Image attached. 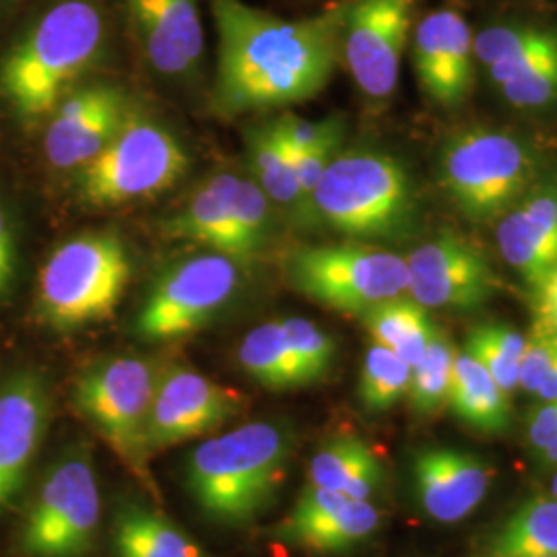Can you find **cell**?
I'll list each match as a JSON object with an SVG mask.
<instances>
[{
    "mask_svg": "<svg viewBox=\"0 0 557 557\" xmlns=\"http://www.w3.org/2000/svg\"><path fill=\"white\" fill-rule=\"evenodd\" d=\"M239 176L221 172L205 180L176 213L161 221L163 236L195 242L234 259V205Z\"/></svg>",
    "mask_w": 557,
    "mask_h": 557,
    "instance_id": "44dd1931",
    "label": "cell"
},
{
    "mask_svg": "<svg viewBox=\"0 0 557 557\" xmlns=\"http://www.w3.org/2000/svg\"><path fill=\"white\" fill-rule=\"evenodd\" d=\"M537 458L539 465H541V469H556L557 467V436L552 440L539 455H535Z\"/></svg>",
    "mask_w": 557,
    "mask_h": 557,
    "instance_id": "ee69618b",
    "label": "cell"
},
{
    "mask_svg": "<svg viewBox=\"0 0 557 557\" xmlns=\"http://www.w3.org/2000/svg\"><path fill=\"white\" fill-rule=\"evenodd\" d=\"M110 541L114 557H205L195 539L143 499H120L112 515Z\"/></svg>",
    "mask_w": 557,
    "mask_h": 557,
    "instance_id": "7402d4cb",
    "label": "cell"
},
{
    "mask_svg": "<svg viewBox=\"0 0 557 557\" xmlns=\"http://www.w3.org/2000/svg\"><path fill=\"white\" fill-rule=\"evenodd\" d=\"M242 411V397L193 368H165L151 403L147 446L165 450L186 440L218 432Z\"/></svg>",
    "mask_w": 557,
    "mask_h": 557,
    "instance_id": "5bb4252c",
    "label": "cell"
},
{
    "mask_svg": "<svg viewBox=\"0 0 557 557\" xmlns=\"http://www.w3.org/2000/svg\"><path fill=\"white\" fill-rule=\"evenodd\" d=\"M473 36L457 11H434L413 34V69L421 91L442 108H458L471 96Z\"/></svg>",
    "mask_w": 557,
    "mask_h": 557,
    "instance_id": "ac0fdd59",
    "label": "cell"
},
{
    "mask_svg": "<svg viewBox=\"0 0 557 557\" xmlns=\"http://www.w3.org/2000/svg\"><path fill=\"white\" fill-rule=\"evenodd\" d=\"M418 0H354L347 2L341 60L359 89L384 100L397 89L400 60L413 25Z\"/></svg>",
    "mask_w": 557,
    "mask_h": 557,
    "instance_id": "7c38bea8",
    "label": "cell"
},
{
    "mask_svg": "<svg viewBox=\"0 0 557 557\" xmlns=\"http://www.w3.org/2000/svg\"><path fill=\"white\" fill-rule=\"evenodd\" d=\"M242 370L267 391H292L306 386L278 320L264 322L242 338L238 347Z\"/></svg>",
    "mask_w": 557,
    "mask_h": 557,
    "instance_id": "4316f807",
    "label": "cell"
},
{
    "mask_svg": "<svg viewBox=\"0 0 557 557\" xmlns=\"http://www.w3.org/2000/svg\"><path fill=\"white\" fill-rule=\"evenodd\" d=\"M557 40L556 27L541 25H496L487 27L473 40V52L479 62L490 69L498 62L517 59L524 52Z\"/></svg>",
    "mask_w": 557,
    "mask_h": 557,
    "instance_id": "e575fe53",
    "label": "cell"
},
{
    "mask_svg": "<svg viewBox=\"0 0 557 557\" xmlns=\"http://www.w3.org/2000/svg\"><path fill=\"white\" fill-rule=\"evenodd\" d=\"M494 469L457 448H423L413 458L419 508L436 522L453 524L475 512L487 496Z\"/></svg>",
    "mask_w": 557,
    "mask_h": 557,
    "instance_id": "ffe728a7",
    "label": "cell"
},
{
    "mask_svg": "<svg viewBox=\"0 0 557 557\" xmlns=\"http://www.w3.org/2000/svg\"><path fill=\"white\" fill-rule=\"evenodd\" d=\"M557 436V398L539 403L527 421V446L539 455Z\"/></svg>",
    "mask_w": 557,
    "mask_h": 557,
    "instance_id": "ab89813d",
    "label": "cell"
},
{
    "mask_svg": "<svg viewBox=\"0 0 557 557\" xmlns=\"http://www.w3.org/2000/svg\"><path fill=\"white\" fill-rule=\"evenodd\" d=\"M502 98L520 110H539L557 101V50L498 85Z\"/></svg>",
    "mask_w": 557,
    "mask_h": 557,
    "instance_id": "d590c367",
    "label": "cell"
},
{
    "mask_svg": "<svg viewBox=\"0 0 557 557\" xmlns=\"http://www.w3.org/2000/svg\"><path fill=\"white\" fill-rule=\"evenodd\" d=\"M442 190L471 223H492L508 213L541 178L529 143L502 131L455 133L438 153Z\"/></svg>",
    "mask_w": 557,
    "mask_h": 557,
    "instance_id": "5b68a950",
    "label": "cell"
},
{
    "mask_svg": "<svg viewBox=\"0 0 557 557\" xmlns=\"http://www.w3.org/2000/svg\"><path fill=\"white\" fill-rule=\"evenodd\" d=\"M478 557H557V499H527L483 539Z\"/></svg>",
    "mask_w": 557,
    "mask_h": 557,
    "instance_id": "d4e9b609",
    "label": "cell"
},
{
    "mask_svg": "<svg viewBox=\"0 0 557 557\" xmlns=\"http://www.w3.org/2000/svg\"><path fill=\"white\" fill-rule=\"evenodd\" d=\"M161 368L151 359L120 356L96 361L81 372L73 400L126 469L153 490L147 425Z\"/></svg>",
    "mask_w": 557,
    "mask_h": 557,
    "instance_id": "52a82bcc",
    "label": "cell"
},
{
    "mask_svg": "<svg viewBox=\"0 0 557 557\" xmlns=\"http://www.w3.org/2000/svg\"><path fill=\"white\" fill-rule=\"evenodd\" d=\"M455 356L457 349L450 337L436 329L423 358L411 368V384L407 393L413 411L421 418H432L448 405Z\"/></svg>",
    "mask_w": 557,
    "mask_h": 557,
    "instance_id": "4dcf8cb0",
    "label": "cell"
},
{
    "mask_svg": "<svg viewBox=\"0 0 557 557\" xmlns=\"http://www.w3.org/2000/svg\"><path fill=\"white\" fill-rule=\"evenodd\" d=\"M524 349L527 337L506 322L478 324L465 341V351L478 359L508 397L518 391Z\"/></svg>",
    "mask_w": 557,
    "mask_h": 557,
    "instance_id": "f1b7e54d",
    "label": "cell"
},
{
    "mask_svg": "<svg viewBox=\"0 0 557 557\" xmlns=\"http://www.w3.org/2000/svg\"><path fill=\"white\" fill-rule=\"evenodd\" d=\"M271 122L289 153L308 151L326 140L343 139L345 133V124L341 119L310 120L285 112Z\"/></svg>",
    "mask_w": 557,
    "mask_h": 557,
    "instance_id": "8d00e7d4",
    "label": "cell"
},
{
    "mask_svg": "<svg viewBox=\"0 0 557 557\" xmlns=\"http://www.w3.org/2000/svg\"><path fill=\"white\" fill-rule=\"evenodd\" d=\"M50 419V388L36 370H20L0 384V510L23 490Z\"/></svg>",
    "mask_w": 557,
    "mask_h": 557,
    "instance_id": "2e32d148",
    "label": "cell"
},
{
    "mask_svg": "<svg viewBox=\"0 0 557 557\" xmlns=\"http://www.w3.org/2000/svg\"><path fill=\"white\" fill-rule=\"evenodd\" d=\"M271 236V199L255 180L239 178L234 205V260L252 259Z\"/></svg>",
    "mask_w": 557,
    "mask_h": 557,
    "instance_id": "d6a6232c",
    "label": "cell"
},
{
    "mask_svg": "<svg viewBox=\"0 0 557 557\" xmlns=\"http://www.w3.org/2000/svg\"><path fill=\"white\" fill-rule=\"evenodd\" d=\"M188 153L156 120L131 112L96 160L77 170V190L89 207H116L156 197L184 178Z\"/></svg>",
    "mask_w": 557,
    "mask_h": 557,
    "instance_id": "9c48e42d",
    "label": "cell"
},
{
    "mask_svg": "<svg viewBox=\"0 0 557 557\" xmlns=\"http://www.w3.org/2000/svg\"><path fill=\"white\" fill-rule=\"evenodd\" d=\"M552 494H554V498L557 499V469L556 473H554V479H552Z\"/></svg>",
    "mask_w": 557,
    "mask_h": 557,
    "instance_id": "f6af8a7d",
    "label": "cell"
},
{
    "mask_svg": "<svg viewBox=\"0 0 557 557\" xmlns=\"http://www.w3.org/2000/svg\"><path fill=\"white\" fill-rule=\"evenodd\" d=\"M448 405L465 425L485 436H499L512 425L508 395L467 351L455 356Z\"/></svg>",
    "mask_w": 557,
    "mask_h": 557,
    "instance_id": "603a6c76",
    "label": "cell"
},
{
    "mask_svg": "<svg viewBox=\"0 0 557 557\" xmlns=\"http://www.w3.org/2000/svg\"><path fill=\"white\" fill-rule=\"evenodd\" d=\"M294 446V434L283 423H244L193 450L184 469L186 490L209 520L246 527L277 499Z\"/></svg>",
    "mask_w": 557,
    "mask_h": 557,
    "instance_id": "3957f363",
    "label": "cell"
},
{
    "mask_svg": "<svg viewBox=\"0 0 557 557\" xmlns=\"http://www.w3.org/2000/svg\"><path fill=\"white\" fill-rule=\"evenodd\" d=\"M533 397L537 398L539 403H545V400H556L557 398V361L556 366L543 376V380L539 382L537 391Z\"/></svg>",
    "mask_w": 557,
    "mask_h": 557,
    "instance_id": "7bdbcfd3",
    "label": "cell"
},
{
    "mask_svg": "<svg viewBox=\"0 0 557 557\" xmlns=\"http://www.w3.org/2000/svg\"><path fill=\"white\" fill-rule=\"evenodd\" d=\"M126 7L149 66L168 79H193L205 50L199 0H126Z\"/></svg>",
    "mask_w": 557,
    "mask_h": 557,
    "instance_id": "d6986e66",
    "label": "cell"
},
{
    "mask_svg": "<svg viewBox=\"0 0 557 557\" xmlns=\"http://www.w3.org/2000/svg\"><path fill=\"white\" fill-rule=\"evenodd\" d=\"M407 271V294L423 308L473 312L498 292L487 255L469 239L446 232L418 246Z\"/></svg>",
    "mask_w": 557,
    "mask_h": 557,
    "instance_id": "4fadbf2b",
    "label": "cell"
},
{
    "mask_svg": "<svg viewBox=\"0 0 557 557\" xmlns=\"http://www.w3.org/2000/svg\"><path fill=\"white\" fill-rule=\"evenodd\" d=\"M341 143H343V139L326 140V143H322L319 147H312L308 151L289 153L292 163H294L296 180H298L299 190H301L304 207H308V202H310L317 186H319L322 174L326 172L331 161L337 158Z\"/></svg>",
    "mask_w": 557,
    "mask_h": 557,
    "instance_id": "f35d334b",
    "label": "cell"
},
{
    "mask_svg": "<svg viewBox=\"0 0 557 557\" xmlns=\"http://www.w3.org/2000/svg\"><path fill=\"white\" fill-rule=\"evenodd\" d=\"M101 502L85 444L66 448L44 473L21 522V557H87L100 533Z\"/></svg>",
    "mask_w": 557,
    "mask_h": 557,
    "instance_id": "ba28073f",
    "label": "cell"
},
{
    "mask_svg": "<svg viewBox=\"0 0 557 557\" xmlns=\"http://www.w3.org/2000/svg\"><path fill=\"white\" fill-rule=\"evenodd\" d=\"M361 320L374 343L395 351L409 368L423 358L436 331L428 308L409 296L386 299L361 314Z\"/></svg>",
    "mask_w": 557,
    "mask_h": 557,
    "instance_id": "484cf974",
    "label": "cell"
},
{
    "mask_svg": "<svg viewBox=\"0 0 557 557\" xmlns=\"http://www.w3.org/2000/svg\"><path fill=\"white\" fill-rule=\"evenodd\" d=\"M411 384V368L395 351L374 343L363 358L359 374L358 397L361 407L376 416L393 409L407 397Z\"/></svg>",
    "mask_w": 557,
    "mask_h": 557,
    "instance_id": "1f68e13d",
    "label": "cell"
},
{
    "mask_svg": "<svg viewBox=\"0 0 557 557\" xmlns=\"http://www.w3.org/2000/svg\"><path fill=\"white\" fill-rule=\"evenodd\" d=\"M345 9L347 2L285 20L246 0H211L218 29L215 112L238 119L319 96L337 71Z\"/></svg>",
    "mask_w": 557,
    "mask_h": 557,
    "instance_id": "6da1fadb",
    "label": "cell"
},
{
    "mask_svg": "<svg viewBox=\"0 0 557 557\" xmlns=\"http://www.w3.org/2000/svg\"><path fill=\"white\" fill-rule=\"evenodd\" d=\"M535 298V324L557 331V267L533 294Z\"/></svg>",
    "mask_w": 557,
    "mask_h": 557,
    "instance_id": "b9f144b4",
    "label": "cell"
},
{
    "mask_svg": "<svg viewBox=\"0 0 557 557\" xmlns=\"http://www.w3.org/2000/svg\"><path fill=\"white\" fill-rule=\"evenodd\" d=\"M287 283L324 308L366 314L407 294V260L370 244L304 246L285 260Z\"/></svg>",
    "mask_w": 557,
    "mask_h": 557,
    "instance_id": "30bf717a",
    "label": "cell"
},
{
    "mask_svg": "<svg viewBox=\"0 0 557 557\" xmlns=\"http://www.w3.org/2000/svg\"><path fill=\"white\" fill-rule=\"evenodd\" d=\"M312 487L341 492L347 498L370 499L379 492L384 469L379 455L358 436L326 440L310 460Z\"/></svg>",
    "mask_w": 557,
    "mask_h": 557,
    "instance_id": "cb8c5ba5",
    "label": "cell"
},
{
    "mask_svg": "<svg viewBox=\"0 0 557 557\" xmlns=\"http://www.w3.org/2000/svg\"><path fill=\"white\" fill-rule=\"evenodd\" d=\"M278 322L294 356L298 359L304 384L308 386L329 376L337 358V345L333 337L324 333L312 320L292 317Z\"/></svg>",
    "mask_w": 557,
    "mask_h": 557,
    "instance_id": "836d02e7",
    "label": "cell"
},
{
    "mask_svg": "<svg viewBox=\"0 0 557 557\" xmlns=\"http://www.w3.org/2000/svg\"><path fill=\"white\" fill-rule=\"evenodd\" d=\"M498 248L499 255L527 283L531 294L537 292L557 267V260L547 250L545 242L517 205L498 220Z\"/></svg>",
    "mask_w": 557,
    "mask_h": 557,
    "instance_id": "f546056e",
    "label": "cell"
},
{
    "mask_svg": "<svg viewBox=\"0 0 557 557\" xmlns=\"http://www.w3.org/2000/svg\"><path fill=\"white\" fill-rule=\"evenodd\" d=\"M380 522L379 508L370 499L308 485L281 520L275 537L312 554H347L372 537Z\"/></svg>",
    "mask_w": 557,
    "mask_h": 557,
    "instance_id": "e0dca14e",
    "label": "cell"
},
{
    "mask_svg": "<svg viewBox=\"0 0 557 557\" xmlns=\"http://www.w3.org/2000/svg\"><path fill=\"white\" fill-rule=\"evenodd\" d=\"M108 23L96 0H59L0 62V94L25 122L50 116L106 48Z\"/></svg>",
    "mask_w": 557,
    "mask_h": 557,
    "instance_id": "7a4b0ae2",
    "label": "cell"
},
{
    "mask_svg": "<svg viewBox=\"0 0 557 557\" xmlns=\"http://www.w3.org/2000/svg\"><path fill=\"white\" fill-rule=\"evenodd\" d=\"M17 275V250L11 232V223L0 205V296L9 294Z\"/></svg>",
    "mask_w": 557,
    "mask_h": 557,
    "instance_id": "60d3db41",
    "label": "cell"
},
{
    "mask_svg": "<svg viewBox=\"0 0 557 557\" xmlns=\"http://www.w3.org/2000/svg\"><path fill=\"white\" fill-rule=\"evenodd\" d=\"M238 285V260L213 250L182 260L151 285L135 333L153 343L188 337L220 314Z\"/></svg>",
    "mask_w": 557,
    "mask_h": 557,
    "instance_id": "8fae6325",
    "label": "cell"
},
{
    "mask_svg": "<svg viewBox=\"0 0 557 557\" xmlns=\"http://www.w3.org/2000/svg\"><path fill=\"white\" fill-rule=\"evenodd\" d=\"M131 257L119 234H81L59 246L38 278V314L71 333L112 317L131 281Z\"/></svg>",
    "mask_w": 557,
    "mask_h": 557,
    "instance_id": "8992f818",
    "label": "cell"
},
{
    "mask_svg": "<svg viewBox=\"0 0 557 557\" xmlns=\"http://www.w3.org/2000/svg\"><path fill=\"white\" fill-rule=\"evenodd\" d=\"M308 207L324 225L356 239L405 238L419 218L418 193L407 168L376 149L338 151Z\"/></svg>",
    "mask_w": 557,
    "mask_h": 557,
    "instance_id": "277c9868",
    "label": "cell"
},
{
    "mask_svg": "<svg viewBox=\"0 0 557 557\" xmlns=\"http://www.w3.org/2000/svg\"><path fill=\"white\" fill-rule=\"evenodd\" d=\"M517 207L557 260V180L539 178Z\"/></svg>",
    "mask_w": 557,
    "mask_h": 557,
    "instance_id": "74e56055",
    "label": "cell"
},
{
    "mask_svg": "<svg viewBox=\"0 0 557 557\" xmlns=\"http://www.w3.org/2000/svg\"><path fill=\"white\" fill-rule=\"evenodd\" d=\"M246 149L255 182L271 200L285 207H304L294 163L287 147L278 139L273 122L252 126L246 133Z\"/></svg>",
    "mask_w": 557,
    "mask_h": 557,
    "instance_id": "83f0119b",
    "label": "cell"
},
{
    "mask_svg": "<svg viewBox=\"0 0 557 557\" xmlns=\"http://www.w3.org/2000/svg\"><path fill=\"white\" fill-rule=\"evenodd\" d=\"M131 112L126 94L116 85L75 87L50 114L46 158L57 170H81L119 135Z\"/></svg>",
    "mask_w": 557,
    "mask_h": 557,
    "instance_id": "9a60e30c",
    "label": "cell"
}]
</instances>
